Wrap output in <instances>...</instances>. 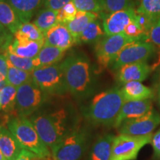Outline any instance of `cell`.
Segmentation results:
<instances>
[{"mask_svg": "<svg viewBox=\"0 0 160 160\" xmlns=\"http://www.w3.org/2000/svg\"><path fill=\"white\" fill-rule=\"evenodd\" d=\"M30 120L40 138L50 148L77 127L75 119L65 108L41 113H33Z\"/></svg>", "mask_w": 160, "mask_h": 160, "instance_id": "cell-1", "label": "cell"}, {"mask_svg": "<svg viewBox=\"0 0 160 160\" xmlns=\"http://www.w3.org/2000/svg\"><path fill=\"white\" fill-rule=\"evenodd\" d=\"M65 81L70 93L85 99L94 91L95 79L90 60L81 53H73L62 62Z\"/></svg>", "mask_w": 160, "mask_h": 160, "instance_id": "cell-2", "label": "cell"}, {"mask_svg": "<svg viewBox=\"0 0 160 160\" xmlns=\"http://www.w3.org/2000/svg\"><path fill=\"white\" fill-rule=\"evenodd\" d=\"M125 101L121 89L115 88L101 92L92 99L86 117L94 125L113 126Z\"/></svg>", "mask_w": 160, "mask_h": 160, "instance_id": "cell-3", "label": "cell"}, {"mask_svg": "<svg viewBox=\"0 0 160 160\" xmlns=\"http://www.w3.org/2000/svg\"><path fill=\"white\" fill-rule=\"evenodd\" d=\"M7 126L23 149L41 157L52 156L49 148L40 138L31 120L26 117L18 115L11 118L8 121Z\"/></svg>", "mask_w": 160, "mask_h": 160, "instance_id": "cell-4", "label": "cell"}, {"mask_svg": "<svg viewBox=\"0 0 160 160\" xmlns=\"http://www.w3.org/2000/svg\"><path fill=\"white\" fill-rule=\"evenodd\" d=\"M32 78L47 95H63L69 92L62 62L35 69Z\"/></svg>", "mask_w": 160, "mask_h": 160, "instance_id": "cell-5", "label": "cell"}, {"mask_svg": "<svg viewBox=\"0 0 160 160\" xmlns=\"http://www.w3.org/2000/svg\"><path fill=\"white\" fill-rule=\"evenodd\" d=\"M85 130L77 127L51 148L54 160H79L85 153L88 142Z\"/></svg>", "mask_w": 160, "mask_h": 160, "instance_id": "cell-6", "label": "cell"}, {"mask_svg": "<svg viewBox=\"0 0 160 160\" xmlns=\"http://www.w3.org/2000/svg\"><path fill=\"white\" fill-rule=\"evenodd\" d=\"M137 40L123 33L114 35H105L95 45V54L100 69L110 67L113 60L120 51L128 44Z\"/></svg>", "mask_w": 160, "mask_h": 160, "instance_id": "cell-7", "label": "cell"}, {"mask_svg": "<svg viewBox=\"0 0 160 160\" xmlns=\"http://www.w3.org/2000/svg\"><path fill=\"white\" fill-rule=\"evenodd\" d=\"M153 133L134 137L119 133L114 137L110 160H136L142 148L151 142Z\"/></svg>", "mask_w": 160, "mask_h": 160, "instance_id": "cell-8", "label": "cell"}, {"mask_svg": "<svg viewBox=\"0 0 160 160\" xmlns=\"http://www.w3.org/2000/svg\"><path fill=\"white\" fill-rule=\"evenodd\" d=\"M46 96L33 80L19 86L17 93L18 114L26 117L33 115L45 103Z\"/></svg>", "mask_w": 160, "mask_h": 160, "instance_id": "cell-9", "label": "cell"}, {"mask_svg": "<svg viewBox=\"0 0 160 160\" xmlns=\"http://www.w3.org/2000/svg\"><path fill=\"white\" fill-rule=\"evenodd\" d=\"M156 51V46L144 40H137L128 44L120 51L113 60L110 67L117 71L122 66L127 64L147 62Z\"/></svg>", "mask_w": 160, "mask_h": 160, "instance_id": "cell-10", "label": "cell"}, {"mask_svg": "<svg viewBox=\"0 0 160 160\" xmlns=\"http://www.w3.org/2000/svg\"><path fill=\"white\" fill-rule=\"evenodd\" d=\"M159 125L160 114L153 109L142 117L126 120L119 127V133L134 137H143L152 133Z\"/></svg>", "mask_w": 160, "mask_h": 160, "instance_id": "cell-11", "label": "cell"}, {"mask_svg": "<svg viewBox=\"0 0 160 160\" xmlns=\"http://www.w3.org/2000/svg\"><path fill=\"white\" fill-rule=\"evenodd\" d=\"M137 13L133 8L129 7L111 13L103 15L102 27L106 35L123 33L125 27L135 19Z\"/></svg>", "mask_w": 160, "mask_h": 160, "instance_id": "cell-12", "label": "cell"}, {"mask_svg": "<svg viewBox=\"0 0 160 160\" xmlns=\"http://www.w3.org/2000/svg\"><path fill=\"white\" fill-rule=\"evenodd\" d=\"M45 45L67 51L77 43L75 38L65 24L58 23L44 33Z\"/></svg>", "mask_w": 160, "mask_h": 160, "instance_id": "cell-13", "label": "cell"}, {"mask_svg": "<svg viewBox=\"0 0 160 160\" xmlns=\"http://www.w3.org/2000/svg\"><path fill=\"white\" fill-rule=\"evenodd\" d=\"M152 110L153 105L150 99L125 101L113 127L118 128L126 120L141 117L148 113Z\"/></svg>", "mask_w": 160, "mask_h": 160, "instance_id": "cell-14", "label": "cell"}, {"mask_svg": "<svg viewBox=\"0 0 160 160\" xmlns=\"http://www.w3.org/2000/svg\"><path fill=\"white\" fill-rule=\"evenodd\" d=\"M152 68L147 62L127 64L117 70V79L121 83L143 82L149 77Z\"/></svg>", "mask_w": 160, "mask_h": 160, "instance_id": "cell-15", "label": "cell"}, {"mask_svg": "<svg viewBox=\"0 0 160 160\" xmlns=\"http://www.w3.org/2000/svg\"><path fill=\"white\" fill-rule=\"evenodd\" d=\"M0 150L8 160H16L23 148L8 129L0 126Z\"/></svg>", "mask_w": 160, "mask_h": 160, "instance_id": "cell-16", "label": "cell"}, {"mask_svg": "<svg viewBox=\"0 0 160 160\" xmlns=\"http://www.w3.org/2000/svg\"><path fill=\"white\" fill-rule=\"evenodd\" d=\"M65 52L66 51L59 48L44 44L38 55L33 58L35 68L47 67L59 63L62 59Z\"/></svg>", "mask_w": 160, "mask_h": 160, "instance_id": "cell-17", "label": "cell"}, {"mask_svg": "<svg viewBox=\"0 0 160 160\" xmlns=\"http://www.w3.org/2000/svg\"><path fill=\"white\" fill-rule=\"evenodd\" d=\"M22 23L30 22L42 6L43 0H8Z\"/></svg>", "mask_w": 160, "mask_h": 160, "instance_id": "cell-18", "label": "cell"}, {"mask_svg": "<svg viewBox=\"0 0 160 160\" xmlns=\"http://www.w3.org/2000/svg\"><path fill=\"white\" fill-rule=\"evenodd\" d=\"M121 91L125 101L151 99L154 96L153 91L141 82H129L124 84Z\"/></svg>", "mask_w": 160, "mask_h": 160, "instance_id": "cell-19", "label": "cell"}, {"mask_svg": "<svg viewBox=\"0 0 160 160\" xmlns=\"http://www.w3.org/2000/svg\"><path fill=\"white\" fill-rule=\"evenodd\" d=\"M115 136L107 133L99 137L92 146L89 160H110Z\"/></svg>", "mask_w": 160, "mask_h": 160, "instance_id": "cell-20", "label": "cell"}, {"mask_svg": "<svg viewBox=\"0 0 160 160\" xmlns=\"http://www.w3.org/2000/svg\"><path fill=\"white\" fill-rule=\"evenodd\" d=\"M45 42L35 41H20L13 38L7 50L21 57L33 59L39 53Z\"/></svg>", "mask_w": 160, "mask_h": 160, "instance_id": "cell-21", "label": "cell"}, {"mask_svg": "<svg viewBox=\"0 0 160 160\" xmlns=\"http://www.w3.org/2000/svg\"><path fill=\"white\" fill-rule=\"evenodd\" d=\"M0 23L13 34L22 24L8 0H0Z\"/></svg>", "mask_w": 160, "mask_h": 160, "instance_id": "cell-22", "label": "cell"}, {"mask_svg": "<svg viewBox=\"0 0 160 160\" xmlns=\"http://www.w3.org/2000/svg\"><path fill=\"white\" fill-rule=\"evenodd\" d=\"M98 17H99L98 13H92V12L78 11L74 19L65 24V25L67 26L68 29L71 31L72 35L77 41L78 37L85 29V28L91 22L97 19Z\"/></svg>", "mask_w": 160, "mask_h": 160, "instance_id": "cell-23", "label": "cell"}, {"mask_svg": "<svg viewBox=\"0 0 160 160\" xmlns=\"http://www.w3.org/2000/svg\"><path fill=\"white\" fill-rule=\"evenodd\" d=\"M57 16L58 11L44 8L37 12L33 24L44 34L46 31L58 24Z\"/></svg>", "mask_w": 160, "mask_h": 160, "instance_id": "cell-24", "label": "cell"}, {"mask_svg": "<svg viewBox=\"0 0 160 160\" xmlns=\"http://www.w3.org/2000/svg\"><path fill=\"white\" fill-rule=\"evenodd\" d=\"M105 32L104 31L103 27L98 19L91 22L85 29L82 32L81 34L78 37L77 43H93L97 42L100 39L105 37Z\"/></svg>", "mask_w": 160, "mask_h": 160, "instance_id": "cell-25", "label": "cell"}, {"mask_svg": "<svg viewBox=\"0 0 160 160\" xmlns=\"http://www.w3.org/2000/svg\"><path fill=\"white\" fill-rule=\"evenodd\" d=\"M14 39L20 41H44V34L33 23H22L13 34Z\"/></svg>", "mask_w": 160, "mask_h": 160, "instance_id": "cell-26", "label": "cell"}, {"mask_svg": "<svg viewBox=\"0 0 160 160\" xmlns=\"http://www.w3.org/2000/svg\"><path fill=\"white\" fill-rule=\"evenodd\" d=\"M17 88L7 84L0 91L1 109L6 113L17 111Z\"/></svg>", "mask_w": 160, "mask_h": 160, "instance_id": "cell-27", "label": "cell"}, {"mask_svg": "<svg viewBox=\"0 0 160 160\" xmlns=\"http://www.w3.org/2000/svg\"><path fill=\"white\" fill-rule=\"evenodd\" d=\"M136 11L138 14L143 16L154 23L160 17V0H140Z\"/></svg>", "mask_w": 160, "mask_h": 160, "instance_id": "cell-28", "label": "cell"}, {"mask_svg": "<svg viewBox=\"0 0 160 160\" xmlns=\"http://www.w3.org/2000/svg\"><path fill=\"white\" fill-rule=\"evenodd\" d=\"M8 75L6 78L8 84L14 86L16 88H19V86L33 80L32 72L23 71V70L13 67L8 62Z\"/></svg>", "mask_w": 160, "mask_h": 160, "instance_id": "cell-29", "label": "cell"}, {"mask_svg": "<svg viewBox=\"0 0 160 160\" xmlns=\"http://www.w3.org/2000/svg\"><path fill=\"white\" fill-rule=\"evenodd\" d=\"M2 53H5L7 57L8 62L13 65V67L28 72H33L36 69L34 63H33V59L19 57L11 53L8 50H6Z\"/></svg>", "mask_w": 160, "mask_h": 160, "instance_id": "cell-30", "label": "cell"}, {"mask_svg": "<svg viewBox=\"0 0 160 160\" xmlns=\"http://www.w3.org/2000/svg\"><path fill=\"white\" fill-rule=\"evenodd\" d=\"M78 10L73 2H70L58 11L57 21L58 23L67 24L74 19Z\"/></svg>", "mask_w": 160, "mask_h": 160, "instance_id": "cell-31", "label": "cell"}, {"mask_svg": "<svg viewBox=\"0 0 160 160\" xmlns=\"http://www.w3.org/2000/svg\"><path fill=\"white\" fill-rule=\"evenodd\" d=\"M102 12L111 13L129 7L131 0H99Z\"/></svg>", "mask_w": 160, "mask_h": 160, "instance_id": "cell-32", "label": "cell"}, {"mask_svg": "<svg viewBox=\"0 0 160 160\" xmlns=\"http://www.w3.org/2000/svg\"><path fill=\"white\" fill-rule=\"evenodd\" d=\"M78 11L92 12L99 14L102 12L99 0H72Z\"/></svg>", "mask_w": 160, "mask_h": 160, "instance_id": "cell-33", "label": "cell"}, {"mask_svg": "<svg viewBox=\"0 0 160 160\" xmlns=\"http://www.w3.org/2000/svg\"><path fill=\"white\" fill-rule=\"evenodd\" d=\"M13 34L0 23V51H5L13 40Z\"/></svg>", "mask_w": 160, "mask_h": 160, "instance_id": "cell-34", "label": "cell"}, {"mask_svg": "<svg viewBox=\"0 0 160 160\" xmlns=\"http://www.w3.org/2000/svg\"><path fill=\"white\" fill-rule=\"evenodd\" d=\"M147 42L160 48V17L152 25L149 30Z\"/></svg>", "mask_w": 160, "mask_h": 160, "instance_id": "cell-35", "label": "cell"}, {"mask_svg": "<svg viewBox=\"0 0 160 160\" xmlns=\"http://www.w3.org/2000/svg\"><path fill=\"white\" fill-rule=\"evenodd\" d=\"M16 160H54V159L52 156L45 157H39L28 150L23 149Z\"/></svg>", "mask_w": 160, "mask_h": 160, "instance_id": "cell-36", "label": "cell"}, {"mask_svg": "<svg viewBox=\"0 0 160 160\" xmlns=\"http://www.w3.org/2000/svg\"><path fill=\"white\" fill-rule=\"evenodd\" d=\"M72 0H43V6L46 8H50L59 11L66 4Z\"/></svg>", "mask_w": 160, "mask_h": 160, "instance_id": "cell-37", "label": "cell"}, {"mask_svg": "<svg viewBox=\"0 0 160 160\" xmlns=\"http://www.w3.org/2000/svg\"><path fill=\"white\" fill-rule=\"evenodd\" d=\"M151 143L153 147L154 159L160 160V128L153 134Z\"/></svg>", "mask_w": 160, "mask_h": 160, "instance_id": "cell-38", "label": "cell"}, {"mask_svg": "<svg viewBox=\"0 0 160 160\" xmlns=\"http://www.w3.org/2000/svg\"><path fill=\"white\" fill-rule=\"evenodd\" d=\"M8 71V64L6 56L4 53H0V78L6 79Z\"/></svg>", "mask_w": 160, "mask_h": 160, "instance_id": "cell-39", "label": "cell"}, {"mask_svg": "<svg viewBox=\"0 0 160 160\" xmlns=\"http://www.w3.org/2000/svg\"><path fill=\"white\" fill-rule=\"evenodd\" d=\"M8 82H7V80L6 79H1L0 78V91H1V90L5 86L7 85Z\"/></svg>", "mask_w": 160, "mask_h": 160, "instance_id": "cell-40", "label": "cell"}, {"mask_svg": "<svg viewBox=\"0 0 160 160\" xmlns=\"http://www.w3.org/2000/svg\"><path fill=\"white\" fill-rule=\"evenodd\" d=\"M0 160H8L5 158V156H4V154L2 153V152L1 150H0Z\"/></svg>", "mask_w": 160, "mask_h": 160, "instance_id": "cell-41", "label": "cell"}, {"mask_svg": "<svg viewBox=\"0 0 160 160\" xmlns=\"http://www.w3.org/2000/svg\"><path fill=\"white\" fill-rule=\"evenodd\" d=\"M158 100H159V104L160 106V83L159 85V88H158Z\"/></svg>", "mask_w": 160, "mask_h": 160, "instance_id": "cell-42", "label": "cell"}, {"mask_svg": "<svg viewBox=\"0 0 160 160\" xmlns=\"http://www.w3.org/2000/svg\"><path fill=\"white\" fill-rule=\"evenodd\" d=\"M0 109H1V104H0Z\"/></svg>", "mask_w": 160, "mask_h": 160, "instance_id": "cell-43", "label": "cell"}]
</instances>
